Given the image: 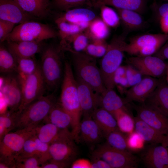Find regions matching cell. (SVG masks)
<instances>
[{
    "label": "cell",
    "instance_id": "cell-28",
    "mask_svg": "<svg viewBox=\"0 0 168 168\" xmlns=\"http://www.w3.org/2000/svg\"><path fill=\"white\" fill-rule=\"evenodd\" d=\"M92 118L101 130L104 137L110 132L119 129L117 121L108 111L98 107L93 113Z\"/></svg>",
    "mask_w": 168,
    "mask_h": 168
},
{
    "label": "cell",
    "instance_id": "cell-5",
    "mask_svg": "<svg viewBox=\"0 0 168 168\" xmlns=\"http://www.w3.org/2000/svg\"><path fill=\"white\" fill-rule=\"evenodd\" d=\"M57 102L53 92L34 101L17 113L15 129L36 127L43 122Z\"/></svg>",
    "mask_w": 168,
    "mask_h": 168
},
{
    "label": "cell",
    "instance_id": "cell-4",
    "mask_svg": "<svg viewBox=\"0 0 168 168\" xmlns=\"http://www.w3.org/2000/svg\"><path fill=\"white\" fill-rule=\"evenodd\" d=\"M35 127L16 130L4 136L0 141V168H15L16 160L20 154L25 142L35 134Z\"/></svg>",
    "mask_w": 168,
    "mask_h": 168
},
{
    "label": "cell",
    "instance_id": "cell-10",
    "mask_svg": "<svg viewBox=\"0 0 168 168\" xmlns=\"http://www.w3.org/2000/svg\"><path fill=\"white\" fill-rule=\"evenodd\" d=\"M92 158L103 160L111 168H136L139 162V159L130 152L115 148L106 143L93 151Z\"/></svg>",
    "mask_w": 168,
    "mask_h": 168
},
{
    "label": "cell",
    "instance_id": "cell-41",
    "mask_svg": "<svg viewBox=\"0 0 168 168\" xmlns=\"http://www.w3.org/2000/svg\"><path fill=\"white\" fill-rule=\"evenodd\" d=\"M40 158L36 156H19L15 161V168H41Z\"/></svg>",
    "mask_w": 168,
    "mask_h": 168
},
{
    "label": "cell",
    "instance_id": "cell-8",
    "mask_svg": "<svg viewBox=\"0 0 168 168\" xmlns=\"http://www.w3.org/2000/svg\"><path fill=\"white\" fill-rule=\"evenodd\" d=\"M75 142L71 132L68 129L60 130L49 145V160L51 159L70 166L78 154Z\"/></svg>",
    "mask_w": 168,
    "mask_h": 168
},
{
    "label": "cell",
    "instance_id": "cell-26",
    "mask_svg": "<svg viewBox=\"0 0 168 168\" xmlns=\"http://www.w3.org/2000/svg\"><path fill=\"white\" fill-rule=\"evenodd\" d=\"M124 29L128 33L144 29L147 23L141 14L136 12L126 9L115 8Z\"/></svg>",
    "mask_w": 168,
    "mask_h": 168
},
{
    "label": "cell",
    "instance_id": "cell-44",
    "mask_svg": "<svg viewBox=\"0 0 168 168\" xmlns=\"http://www.w3.org/2000/svg\"><path fill=\"white\" fill-rule=\"evenodd\" d=\"M127 144L129 151H138L144 148L145 142L135 131L127 134Z\"/></svg>",
    "mask_w": 168,
    "mask_h": 168
},
{
    "label": "cell",
    "instance_id": "cell-35",
    "mask_svg": "<svg viewBox=\"0 0 168 168\" xmlns=\"http://www.w3.org/2000/svg\"><path fill=\"white\" fill-rule=\"evenodd\" d=\"M17 64L16 72L18 73V79L24 78L33 73L39 67L34 57L32 58H15Z\"/></svg>",
    "mask_w": 168,
    "mask_h": 168
},
{
    "label": "cell",
    "instance_id": "cell-46",
    "mask_svg": "<svg viewBox=\"0 0 168 168\" xmlns=\"http://www.w3.org/2000/svg\"><path fill=\"white\" fill-rule=\"evenodd\" d=\"M125 66L126 75L129 88L140 82L143 76L131 65L127 64Z\"/></svg>",
    "mask_w": 168,
    "mask_h": 168
},
{
    "label": "cell",
    "instance_id": "cell-33",
    "mask_svg": "<svg viewBox=\"0 0 168 168\" xmlns=\"http://www.w3.org/2000/svg\"><path fill=\"white\" fill-rule=\"evenodd\" d=\"M16 59L8 48L2 44L0 46V71L1 72L10 73L17 71Z\"/></svg>",
    "mask_w": 168,
    "mask_h": 168
},
{
    "label": "cell",
    "instance_id": "cell-54",
    "mask_svg": "<svg viewBox=\"0 0 168 168\" xmlns=\"http://www.w3.org/2000/svg\"><path fill=\"white\" fill-rule=\"evenodd\" d=\"M165 77L166 82L168 86V62L167 63V68Z\"/></svg>",
    "mask_w": 168,
    "mask_h": 168
},
{
    "label": "cell",
    "instance_id": "cell-15",
    "mask_svg": "<svg viewBox=\"0 0 168 168\" xmlns=\"http://www.w3.org/2000/svg\"><path fill=\"white\" fill-rule=\"evenodd\" d=\"M138 118L164 135L168 136V117L145 104H133Z\"/></svg>",
    "mask_w": 168,
    "mask_h": 168
},
{
    "label": "cell",
    "instance_id": "cell-32",
    "mask_svg": "<svg viewBox=\"0 0 168 168\" xmlns=\"http://www.w3.org/2000/svg\"><path fill=\"white\" fill-rule=\"evenodd\" d=\"M44 123L42 122L35 128V135L42 142L49 144L60 130L51 123Z\"/></svg>",
    "mask_w": 168,
    "mask_h": 168
},
{
    "label": "cell",
    "instance_id": "cell-49",
    "mask_svg": "<svg viewBox=\"0 0 168 168\" xmlns=\"http://www.w3.org/2000/svg\"><path fill=\"white\" fill-rule=\"evenodd\" d=\"M72 168H91V162L85 159H76L72 163Z\"/></svg>",
    "mask_w": 168,
    "mask_h": 168
},
{
    "label": "cell",
    "instance_id": "cell-22",
    "mask_svg": "<svg viewBox=\"0 0 168 168\" xmlns=\"http://www.w3.org/2000/svg\"><path fill=\"white\" fill-rule=\"evenodd\" d=\"M7 42V47L15 58L34 57L36 54L42 51L44 48L43 42Z\"/></svg>",
    "mask_w": 168,
    "mask_h": 168
},
{
    "label": "cell",
    "instance_id": "cell-40",
    "mask_svg": "<svg viewBox=\"0 0 168 168\" xmlns=\"http://www.w3.org/2000/svg\"><path fill=\"white\" fill-rule=\"evenodd\" d=\"M85 51L89 55L94 57H103L105 54L108 44L105 40H91Z\"/></svg>",
    "mask_w": 168,
    "mask_h": 168
},
{
    "label": "cell",
    "instance_id": "cell-56",
    "mask_svg": "<svg viewBox=\"0 0 168 168\" xmlns=\"http://www.w3.org/2000/svg\"><path fill=\"white\" fill-rule=\"evenodd\" d=\"M166 2H168V0H162Z\"/></svg>",
    "mask_w": 168,
    "mask_h": 168
},
{
    "label": "cell",
    "instance_id": "cell-2",
    "mask_svg": "<svg viewBox=\"0 0 168 168\" xmlns=\"http://www.w3.org/2000/svg\"><path fill=\"white\" fill-rule=\"evenodd\" d=\"M128 33L124 31L120 35L113 37L108 44L106 51L102 57L99 68L105 87L114 89L115 87L114 76L121 65L124 57L125 40Z\"/></svg>",
    "mask_w": 168,
    "mask_h": 168
},
{
    "label": "cell",
    "instance_id": "cell-1",
    "mask_svg": "<svg viewBox=\"0 0 168 168\" xmlns=\"http://www.w3.org/2000/svg\"><path fill=\"white\" fill-rule=\"evenodd\" d=\"M58 102L70 115L72 120L71 132L75 139L78 140L82 112L76 79L72 67L68 62L64 64L63 77Z\"/></svg>",
    "mask_w": 168,
    "mask_h": 168
},
{
    "label": "cell",
    "instance_id": "cell-42",
    "mask_svg": "<svg viewBox=\"0 0 168 168\" xmlns=\"http://www.w3.org/2000/svg\"><path fill=\"white\" fill-rule=\"evenodd\" d=\"M92 0H51L52 8L58 10L66 11L76 8Z\"/></svg>",
    "mask_w": 168,
    "mask_h": 168
},
{
    "label": "cell",
    "instance_id": "cell-20",
    "mask_svg": "<svg viewBox=\"0 0 168 168\" xmlns=\"http://www.w3.org/2000/svg\"><path fill=\"white\" fill-rule=\"evenodd\" d=\"M15 0L25 12L35 19H46L51 13L50 0Z\"/></svg>",
    "mask_w": 168,
    "mask_h": 168
},
{
    "label": "cell",
    "instance_id": "cell-21",
    "mask_svg": "<svg viewBox=\"0 0 168 168\" xmlns=\"http://www.w3.org/2000/svg\"><path fill=\"white\" fill-rule=\"evenodd\" d=\"M87 3L96 8L105 5L116 9L134 11L141 14L146 10L147 0H92Z\"/></svg>",
    "mask_w": 168,
    "mask_h": 168
},
{
    "label": "cell",
    "instance_id": "cell-27",
    "mask_svg": "<svg viewBox=\"0 0 168 168\" xmlns=\"http://www.w3.org/2000/svg\"><path fill=\"white\" fill-rule=\"evenodd\" d=\"M42 122L51 123L60 130L68 129L71 127L72 120L69 114L59 102L53 105L49 114Z\"/></svg>",
    "mask_w": 168,
    "mask_h": 168
},
{
    "label": "cell",
    "instance_id": "cell-51",
    "mask_svg": "<svg viewBox=\"0 0 168 168\" xmlns=\"http://www.w3.org/2000/svg\"><path fill=\"white\" fill-rule=\"evenodd\" d=\"M153 55L158 57L163 60H168V40Z\"/></svg>",
    "mask_w": 168,
    "mask_h": 168
},
{
    "label": "cell",
    "instance_id": "cell-47",
    "mask_svg": "<svg viewBox=\"0 0 168 168\" xmlns=\"http://www.w3.org/2000/svg\"><path fill=\"white\" fill-rule=\"evenodd\" d=\"M15 24L7 21L0 19V43L5 41L7 36L12 32Z\"/></svg>",
    "mask_w": 168,
    "mask_h": 168
},
{
    "label": "cell",
    "instance_id": "cell-16",
    "mask_svg": "<svg viewBox=\"0 0 168 168\" xmlns=\"http://www.w3.org/2000/svg\"><path fill=\"white\" fill-rule=\"evenodd\" d=\"M79 98L83 118L92 117L94 111L99 107V94L88 85L75 77Z\"/></svg>",
    "mask_w": 168,
    "mask_h": 168
},
{
    "label": "cell",
    "instance_id": "cell-45",
    "mask_svg": "<svg viewBox=\"0 0 168 168\" xmlns=\"http://www.w3.org/2000/svg\"><path fill=\"white\" fill-rule=\"evenodd\" d=\"M35 135L29 138L26 141L19 156H39L40 158L37 145L35 140Z\"/></svg>",
    "mask_w": 168,
    "mask_h": 168
},
{
    "label": "cell",
    "instance_id": "cell-24",
    "mask_svg": "<svg viewBox=\"0 0 168 168\" xmlns=\"http://www.w3.org/2000/svg\"><path fill=\"white\" fill-rule=\"evenodd\" d=\"M79 140L88 144L99 142L104 137L96 123L92 117L83 118L80 127Z\"/></svg>",
    "mask_w": 168,
    "mask_h": 168
},
{
    "label": "cell",
    "instance_id": "cell-13",
    "mask_svg": "<svg viewBox=\"0 0 168 168\" xmlns=\"http://www.w3.org/2000/svg\"><path fill=\"white\" fill-rule=\"evenodd\" d=\"M160 78L144 76L137 84L128 88L123 99L126 105L133 101L144 103L158 85Z\"/></svg>",
    "mask_w": 168,
    "mask_h": 168
},
{
    "label": "cell",
    "instance_id": "cell-18",
    "mask_svg": "<svg viewBox=\"0 0 168 168\" xmlns=\"http://www.w3.org/2000/svg\"><path fill=\"white\" fill-rule=\"evenodd\" d=\"M0 19L19 24L35 18L25 12L15 0H0Z\"/></svg>",
    "mask_w": 168,
    "mask_h": 168
},
{
    "label": "cell",
    "instance_id": "cell-9",
    "mask_svg": "<svg viewBox=\"0 0 168 168\" xmlns=\"http://www.w3.org/2000/svg\"><path fill=\"white\" fill-rule=\"evenodd\" d=\"M168 40V34H148L135 36L126 43L124 51L131 56L154 55Z\"/></svg>",
    "mask_w": 168,
    "mask_h": 168
},
{
    "label": "cell",
    "instance_id": "cell-23",
    "mask_svg": "<svg viewBox=\"0 0 168 168\" xmlns=\"http://www.w3.org/2000/svg\"><path fill=\"white\" fill-rule=\"evenodd\" d=\"M134 131L145 142L151 144H164L168 139V136L163 135L137 117H134Z\"/></svg>",
    "mask_w": 168,
    "mask_h": 168
},
{
    "label": "cell",
    "instance_id": "cell-34",
    "mask_svg": "<svg viewBox=\"0 0 168 168\" xmlns=\"http://www.w3.org/2000/svg\"><path fill=\"white\" fill-rule=\"evenodd\" d=\"M116 119L119 129L127 134L132 133L135 130V122L129 110H121L114 115Z\"/></svg>",
    "mask_w": 168,
    "mask_h": 168
},
{
    "label": "cell",
    "instance_id": "cell-17",
    "mask_svg": "<svg viewBox=\"0 0 168 168\" xmlns=\"http://www.w3.org/2000/svg\"><path fill=\"white\" fill-rule=\"evenodd\" d=\"M152 144L142 153L141 159L148 168H168V152L163 145Z\"/></svg>",
    "mask_w": 168,
    "mask_h": 168
},
{
    "label": "cell",
    "instance_id": "cell-50",
    "mask_svg": "<svg viewBox=\"0 0 168 168\" xmlns=\"http://www.w3.org/2000/svg\"><path fill=\"white\" fill-rule=\"evenodd\" d=\"M69 167L62 163L49 159L41 165V168H64Z\"/></svg>",
    "mask_w": 168,
    "mask_h": 168
},
{
    "label": "cell",
    "instance_id": "cell-53",
    "mask_svg": "<svg viewBox=\"0 0 168 168\" xmlns=\"http://www.w3.org/2000/svg\"><path fill=\"white\" fill-rule=\"evenodd\" d=\"M159 22L162 31L164 33L168 34V16L161 18Z\"/></svg>",
    "mask_w": 168,
    "mask_h": 168
},
{
    "label": "cell",
    "instance_id": "cell-11",
    "mask_svg": "<svg viewBox=\"0 0 168 168\" xmlns=\"http://www.w3.org/2000/svg\"><path fill=\"white\" fill-rule=\"evenodd\" d=\"M18 80L22 96L21 102L17 112L19 114L29 105L43 96L46 87L40 65L33 73Z\"/></svg>",
    "mask_w": 168,
    "mask_h": 168
},
{
    "label": "cell",
    "instance_id": "cell-3",
    "mask_svg": "<svg viewBox=\"0 0 168 168\" xmlns=\"http://www.w3.org/2000/svg\"><path fill=\"white\" fill-rule=\"evenodd\" d=\"M76 77L89 86L97 93L100 94L106 88L102 80L99 68L94 57L82 52H69Z\"/></svg>",
    "mask_w": 168,
    "mask_h": 168
},
{
    "label": "cell",
    "instance_id": "cell-6",
    "mask_svg": "<svg viewBox=\"0 0 168 168\" xmlns=\"http://www.w3.org/2000/svg\"><path fill=\"white\" fill-rule=\"evenodd\" d=\"M53 45H49L42 50L40 69L45 87L54 91L59 85L62 76V64L60 51Z\"/></svg>",
    "mask_w": 168,
    "mask_h": 168
},
{
    "label": "cell",
    "instance_id": "cell-38",
    "mask_svg": "<svg viewBox=\"0 0 168 168\" xmlns=\"http://www.w3.org/2000/svg\"><path fill=\"white\" fill-rule=\"evenodd\" d=\"M101 19L109 27L116 28L120 23L119 15L116 10L109 7L103 5L99 7Z\"/></svg>",
    "mask_w": 168,
    "mask_h": 168
},
{
    "label": "cell",
    "instance_id": "cell-48",
    "mask_svg": "<svg viewBox=\"0 0 168 168\" xmlns=\"http://www.w3.org/2000/svg\"><path fill=\"white\" fill-rule=\"evenodd\" d=\"M152 7L156 18L158 21L162 17L168 16V2L158 4L156 1H154Z\"/></svg>",
    "mask_w": 168,
    "mask_h": 168
},
{
    "label": "cell",
    "instance_id": "cell-29",
    "mask_svg": "<svg viewBox=\"0 0 168 168\" xmlns=\"http://www.w3.org/2000/svg\"><path fill=\"white\" fill-rule=\"evenodd\" d=\"M96 17L92 10L85 8H74L65 11L56 19L79 24L85 22H91Z\"/></svg>",
    "mask_w": 168,
    "mask_h": 168
},
{
    "label": "cell",
    "instance_id": "cell-55",
    "mask_svg": "<svg viewBox=\"0 0 168 168\" xmlns=\"http://www.w3.org/2000/svg\"><path fill=\"white\" fill-rule=\"evenodd\" d=\"M162 145L164 146L166 148L168 152V139L165 144Z\"/></svg>",
    "mask_w": 168,
    "mask_h": 168
},
{
    "label": "cell",
    "instance_id": "cell-57",
    "mask_svg": "<svg viewBox=\"0 0 168 168\" xmlns=\"http://www.w3.org/2000/svg\"></svg>",
    "mask_w": 168,
    "mask_h": 168
},
{
    "label": "cell",
    "instance_id": "cell-19",
    "mask_svg": "<svg viewBox=\"0 0 168 168\" xmlns=\"http://www.w3.org/2000/svg\"><path fill=\"white\" fill-rule=\"evenodd\" d=\"M165 76L160 78L157 86L144 104L168 117V86Z\"/></svg>",
    "mask_w": 168,
    "mask_h": 168
},
{
    "label": "cell",
    "instance_id": "cell-43",
    "mask_svg": "<svg viewBox=\"0 0 168 168\" xmlns=\"http://www.w3.org/2000/svg\"><path fill=\"white\" fill-rule=\"evenodd\" d=\"M115 86H116L122 94H125L129 88L126 77L125 66H120L115 72L114 78Z\"/></svg>",
    "mask_w": 168,
    "mask_h": 168
},
{
    "label": "cell",
    "instance_id": "cell-12",
    "mask_svg": "<svg viewBox=\"0 0 168 168\" xmlns=\"http://www.w3.org/2000/svg\"><path fill=\"white\" fill-rule=\"evenodd\" d=\"M126 62L138 70L143 76L160 78L166 76L167 63L154 56H131Z\"/></svg>",
    "mask_w": 168,
    "mask_h": 168
},
{
    "label": "cell",
    "instance_id": "cell-39",
    "mask_svg": "<svg viewBox=\"0 0 168 168\" xmlns=\"http://www.w3.org/2000/svg\"><path fill=\"white\" fill-rule=\"evenodd\" d=\"M58 29V34L61 40L83 31L77 25L67 21L56 19Z\"/></svg>",
    "mask_w": 168,
    "mask_h": 168
},
{
    "label": "cell",
    "instance_id": "cell-37",
    "mask_svg": "<svg viewBox=\"0 0 168 168\" xmlns=\"http://www.w3.org/2000/svg\"><path fill=\"white\" fill-rule=\"evenodd\" d=\"M127 135L119 129L115 130L105 137L106 143L115 148L129 152L127 144Z\"/></svg>",
    "mask_w": 168,
    "mask_h": 168
},
{
    "label": "cell",
    "instance_id": "cell-52",
    "mask_svg": "<svg viewBox=\"0 0 168 168\" xmlns=\"http://www.w3.org/2000/svg\"><path fill=\"white\" fill-rule=\"evenodd\" d=\"M91 168H111L110 166L103 160L98 158H92Z\"/></svg>",
    "mask_w": 168,
    "mask_h": 168
},
{
    "label": "cell",
    "instance_id": "cell-25",
    "mask_svg": "<svg viewBox=\"0 0 168 168\" xmlns=\"http://www.w3.org/2000/svg\"><path fill=\"white\" fill-rule=\"evenodd\" d=\"M121 98L114 89H106L99 94V107H101L110 113L114 116L117 111L124 110H129Z\"/></svg>",
    "mask_w": 168,
    "mask_h": 168
},
{
    "label": "cell",
    "instance_id": "cell-7",
    "mask_svg": "<svg viewBox=\"0 0 168 168\" xmlns=\"http://www.w3.org/2000/svg\"><path fill=\"white\" fill-rule=\"evenodd\" d=\"M58 34L49 25L31 20L15 27L5 41L41 42L54 38Z\"/></svg>",
    "mask_w": 168,
    "mask_h": 168
},
{
    "label": "cell",
    "instance_id": "cell-31",
    "mask_svg": "<svg viewBox=\"0 0 168 168\" xmlns=\"http://www.w3.org/2000/svg\"><path fill=\"white\" fill-rule=\"evenodd\" d=\"M90 40H105L109 36V27L101 18L96 17L85 30Z\"/></svg>",
    "mask_w": 168,
    "mask_h": 168
},
{
    "label": "cell",
    "instance_id": "cell-30",
    "mask_svg": "<svg viewBox=\"0 0 168 168\" xmlns=\"http://www.w3.org/2000/svg\"><path fill=\"white\" fill-rule=\"evenodd\" d=\"M81 32L61 40L60 48L69 52H81L85 51L90 39L85 31Z\"/></svg>",
    "mask_w": 168,
    "mask_h": 168
},
{
    "label": "cell",
    "instance_id": "cell-14",
    "mask_svg": "<svg viewBox=\"0 0 168 168\" xmlns=\"http://www.w3.org/2000/svg\"><path fill=\"white\" fill-rule=\"evenodd\" d=\"M1 96L3 98L9 111L17 112L21 104L22 96L19 80L13 77L1 78Z\"/></svg>",
    "mask_w": 168,
    "mask_h": 168
},
{
    "label": "cell",
    "instance_id": "cell-36",
    "mask_svg": "<svg viewBox=\"0 0 168 168\" xmlns=\"http://www.w3.org/2000/svg\"><path fill=\"white\" fill-rule=\"evenodd\" d=\"M17 115V112L9 110L0 114V141L6 134L15 129Z\"/></svg>",
    "mask_w": 168,
    "mask_h": 168
}]
</instances>
